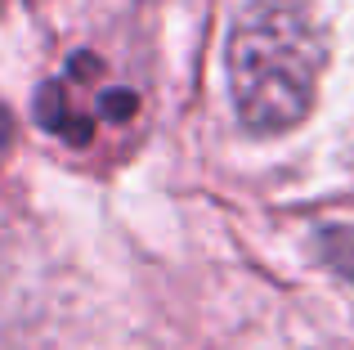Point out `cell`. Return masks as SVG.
Wrapping results in <instances>:
<instances>
[{
    "mask_svg": "<svg viewBox=\"0 0 354 350\" xmlns=\"http://www.w3.org/2000/svg\"><path fill=\"white\" fill-rule=\"evenodd\" d=\"M229 90L251 135H283L314 108L328 36L305 0H251L229 32Z\"/></svg>",
    "mask_w": 354,
    "mask_h": 350,
    "instance_id": "cell-1",
    "label": "cell"
},
{
    "mask_svg": "<svg viewBox=\"0 0 354 350\" xmlns=\"http://www.w3.org/2000/svg\"><path fill=\"white\" fill-rule=\"evenodd\" d=\"M139 113V95L108 72V63L90 50H77L41 90H36V122L50 135L77 144H95L104 131L126 126Z\"/></svg>",
    "mask_w": 354,
    "mask_h": 350,
    "instance_id": "cell-2",
    "label": "cell"
}]
</instances>
